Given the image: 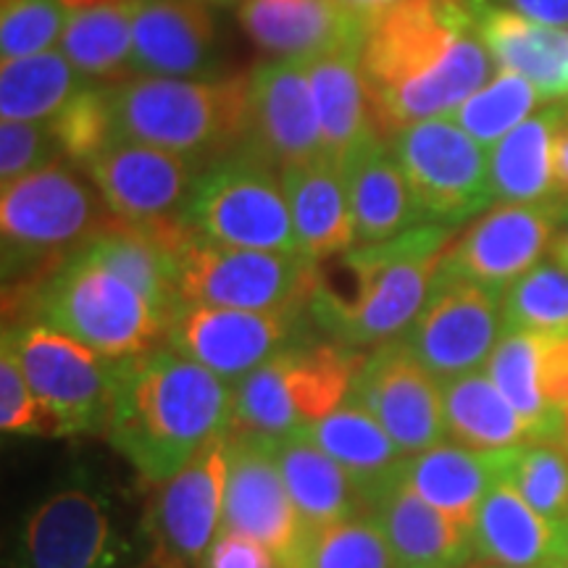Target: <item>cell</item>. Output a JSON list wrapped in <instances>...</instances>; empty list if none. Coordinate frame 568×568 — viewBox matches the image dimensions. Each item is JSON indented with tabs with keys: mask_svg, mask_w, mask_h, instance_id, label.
Segmentation results:
<instances>
[{
	"mask_svg": "<svg viewBox=\"0 0 568 568\" xmlns=\"http://www.w3.org/2000/svg\"><path fill=\"white\" fill-rule=\"evenodd\" d=\"M366 353L311 337L234 385L232 432L282 437L303 432L345 406Z\"/></svg>",
	"mask_w": 568,
	"mask_h": 568,
	"instance_id": "obj_8",
	"label": "cell"
},
{
	"mask_svg": "<svg viewBox=\"0 0 568 568\" xmlns=\"http://www.w3.org/2000/svg\"><path fill=\"white\" fill-rule=\"evenodd\" d=\"M552 197L560 205L568 203V113L552 140Z\"/></svg>",
	"mask_w": 568,
	"mask_h": 568,
	"instance_id": "obj_49",
	"label": "cell"
},
{
	"mask_svg": "<svg viewBox=\"0 0 568 568\" xmlns=\"http://www.w3.org/2000/svg\"><path fill=\"white\" fill-rule=\"evenodd\" d=\"M339 3L368 24V21H374L379 13H385L387 9H393L395 3H400V0H339Z\"/></svg>",
	"mask_w": 568,
	"mask_h": 568,
	"instance_id": "obj_51",
	"label": "cell"
},
{
	"mask_svg": "<svg viewBox=\"0 0 568 568\" xmlns=\"http://www.w3.org/2000/svg\"><path fill=\"white\" fill-rule=\"evenodd\" d=\"M280 174L305 255L322 264L358 245L343 169L329 155Z\"/></svg>",
	"mask_w": 568,
	"mask_h": 568,
	"instance_id": "obj_26",
	"label": "cell"
},
{
	"mask_svg": "<svg viewBox=\"0 0 568 568\" xmlns=\"http://www.w3.org/2000/svg\"><path fill=\"white\" fill-rule=\"evenodd\" d=\"M400 568H466L471 535L400 481L372 508Z\"/></svg>",
	"mask_w": 568,
	"mask_h": 568,
	"instance_id": "obj_28",
	"label": "cell"
},
{
	"mask_svg": "<svg viewBox=\"0 0 568 568\" xmlns=\"http://www.w3.org/2000/svg\"><path fill=\"white\" fill-rule=\"evenodd\" d=\"M548 255L552 261H558V264H564L568 268V203L560 205L556 234H552V243H550Z\"/></svg>",
	"mask_w": 568,
	"mask_h": 568,
	"instance_id": "obj_50",
	"label": "cell"
},
{
	"mask_svg": "<svg viewBox=\"0 0 568 568\" xmlns=\"http://www.w3.org/2000/svg\"><path fill=\"white\" fill-rule=\"evenodd\" d=\"M280 560L258 539L222 529L205 552L201 568H276Z\"/></svg>",
	"mask_w": 568,
	"mask_h": 568,
	"instance_id": "obj_46",
	"label": "cell"
},
{
	"mask_svg": "<svg viewBox=\"0 0 568 568\" xmlns=\"http://www.w3.org/2000/svg\"><path fill=\"white\" fill-rule=\"evenodd\" d=\"M109 105L116 140L145 142L209 166L245 142L251 74L213 80L134 74L109 84Z\"/></svg>",
	"mask_w": 568,
	"mask_h": 568,
	"instance_id": "obj_5",
	"label": "cell"
},
{
	"mask_svg": "<svg viewBox=\"0 0 568 568\" xmlns=\"http://www.w3.org/2000/svg\"><path fill=\"white\" fill-rule=\"evenodd\" d=\"M174 255L182 303L243 311L311 308L318 264L305 253L247 251L205 240L180 216L151 222Z\"/></svg>",
	"mask_w": 568,
	"mask_h": 568,
	"instance_id": "obj_6",
	"label": "cell"
},
{
	"mask_svg": "<svg viewBox=\"0 0 568 568\" xmlns=\"http://www.w3.org/2000/svg\"><path fill=\"white\" fill-rule=\"evenodd\" d=\"M445 435L474 450H508L535 443V432L485 368L443 382Z\"/></svg>",
	"mask_w": 568,
	"mask_h": 568,
	"instance_id": "obj_34",
	"label": "cell"
},
{
	"mask_svg": "<svg viewBox=\"0 0 568 568\" xmlns=\"http://www.w3.org/2000/svg\"><path fill=\"white\" fill-rule=\"evenodd\" d=\"M209 3H234V0H209Z\"/></svg>",
	"mask_w": 568,
	"mask_h": 568,
	"instance_id": "obj_55",
	"label": "cell"
},
{
	"mask_svg": "<svg viewBox=\"0 0 568 568\" xmlns=\"http://www.w3.org/2000/svg\"><path fill=\"white\" fill-rule=\"evenodd\" d=\"M284 568H400L374 514L305 529Z\"/></svg>",
	"mask_w": 568,
	"mask_h": 568,
	"instance_id": "obj_38",
	"label": "cell"
},
{
	"mask_svg": "<svg viewBox=\"0 0 568 568\" xmlns=\"http://www.w3.org/2000/svg\"><path fill=\"white\" fill-rule=\"evenodd\" d=\"M477 27L497 67L527 77L548 101L568 98V32L479 0Z\"/></svg>",
	"mask_w": 568,
	"mask_h": 568,
	"instance_id": "obj_30",
	"label": "cell"
},
{
	"mask_svg": "<svg viewBox=\"0 0 568 568\" xmlns=\"http://www.w3.org/2000/svg\"><path fill=\"white\" fill-rule=\"evenodd\" d=\"M314 326L311 308L243 311L182 303L163 345L237 385L276 353L311 339Z\"/></svg>",
	"mask_w": 568,
	"mask_h": 568,
	"instance_id": "obj_12",
	"label": "cell"
},
{
	"mask_svg": "<svg viewBox=\"0 0 568 568\" xmlns=\"http://www.w3.org/2000/svg\"><path fill=\"white\" fill-rule=\"evenodd\" d=\"M3 347L19 361L61 437L105 435L122 361L105 358L42 322L6 326Z\"/></svg>",
	"mask_w": 568,
	"mask_h": 568,
	"instance_id": "obj_10",
	"label": "cell"
},
{
	"mask_svg": "<svg viewBox=\"0 0 568 568\" xmlns=\"http://www.w3.org/2000/svg\"><path fill=\"white\" fill-rule=\"evenodd\" d=\"M230 435L211 439L172 479L161 481L153 497L151 527L155 550L172 568L201 566L224 527Z\"/></svg>",
	"mask_w": 568,
	"mask_h": 568,
	"instance_id": "obj_16",
	"label": "cell"
},
{
	"mask_svg": "<svg viewBox=\"0 0 568 568\" xmlns=\"http://www.w3.org/2000/svg\"><path fill=\"white\" fill-rule=\"evenodd\" d=\"M24 322H42L80 339L113 361H126L166 343L169 318L159 314L132 284L80 253L40 282L13 311ZM11 316V314H9ZM17 324V322H13Z\"/></svg>",
	"mask_w": 568,
	"mask_h": 568,
	"instance_id": "obj_7",
	"label": "cell"
},
{
	"mask_svg": "<svg viewBox=\"0 0 568 568\" xmlns=\"http://www.w3.org/2000/svg\"><path fill=\"white\" fill-rule=\"evenodd\" d=\"M0 426L6 435L61 437L55 418L42 408L11 351L0 353Z\"/></svg>",
	"mask_w": 568,
	"mask_h": 568,
	"instance_id": "obj_44",
	"label": "cell"
},
{
	"mask_svg": "<svg viewBox=\"0 0 568 568\" xmlns=\"http://www.w3.org/2000/svg\"><path fill=\"white\" fill-rule=\"evenodd\" d=\"M55 142L63 161L88 166L109 142L116 140L113 134V116L109 105V84L90 82L80 95L67 103L59 116L51 119Z\"/></svg>",
	"mask_w": 568,
	"mask_h": 568,
	"instance_id": "obj_42",
	"label": "cell"
},
{
	"mask_svg": "<svg viewBox=\"0 0 568 568\" xmlns=\"http://www.w3.org/2000/svg\"><path fill=\"white\" fill-rule=\"evenodd\" d=\"M303 435L345 468L364 495L368 510L395 487L406 456L385 426L353 400L303 429Z\"/></svg>",
	"mask_w": 568,
	"mask_h": 568,
	"instance_id": "obj_27",
	"label": "cell"
},
{
	"mask_svg": "<svg viewBox=\"0 0 568 568\" xmlns=\"http://www.w3.org/2000/svg\"><path fill=\"white\" fill-rule=\"evenodd\" d=\"M453 237L456 226L418 224L322 261L311 301L316 329L355 351L400 339L422 314Z\"/></svg>",
	"mask_w": 568,
	"mask_h": 568,
	"instance_id": "obj_3",
	"label": "cell"
},
{
	"mask_svg": "<svg viewBox=\"0 0 568 568\" xmlns=\"http://www.w3.org/2000/svg\"><path fill=\"white\" fill-rule=\"evenodd\" d=\"M503 332L568 335V268L558 261L539 264L503 295Z\"/></svg>",
	"mask_w": 568,
	"mask_h": 568,
	"instance_id": "obj_40",
	"label": "cell"
},
{
	"mask_svg": "<svg viewBox=\"0 0 568 568\" xmlns=\"http://www.w3.org/2000/svg\"><path fill=\"white\" fill-rule=\"evenodd\" d=\"M232 416L234 385L159 345L122 361L105 437L142 479L161 485L230 435Z\"/></svg>",
	"mask_w": 568,
	"mask_h": 568,
	"instance_id": "obj_2",
	"label": "cell"
},
{
	"mask_svg": "<svg viewBox=\"0 0 568 568\" xmlns=\"http://www.w3.org/2000/svg\"><path fill=\"white\" fill-rule=\"evenodd\" d=\"M566 560H568V539H566Z\"/></svg>",
	"mask_w": 568,
	"mask_h": 568,
	"instance_id": "obj_56",
	"label": "cell"
},
{
	"mask_svg": "<svg viewBox=\"0 0 568 568\" xmlns=\"http://www.w3.org/2000/svg\"><path fill=\"white\" fill-rule=\"evenodd\" d=\"M566 529L539 516L503 477L481 503L466 568H550L566 558Z\"/></svg>",
	"mask_w": 568,
	"mask_h": 568,
	"instance_id": "obj_24",
	"label": "cell"
},
{
	"mask_svg": "<svg viewBox=\"0 0 568 568\" xmlns=\"http://www.w3.org/2000/svg\"><path fill=\"white\" fill-rule=\"evenodd\" d=\"M276 568H284V566H276Z\"/></svg>",
	"mask_w": 568,
	"mask_h": 568,
	"instance_id": "obj_58",
	"label": "cell"
},
{
	"mask_svg": "<svg viewBox=\"0 0 568 568\" xmlns=\"http://www.w3.org/2000/svg\"><path fill=\"white\" fill-rule=\"evenodd\" d=\"M67 6L69 13L77 11H88V9H98V6H111V3H124V0H61Z\"/></svg>",
	"mask_w": 568,
	"mask_h": 568,
	"instance_id": "obj_52",
	"label": "cell"
},
{
	"mask_svg": "<svg viewBox=\"0 0 568 568\" xmlns=\"http://www.w3.org/2000/svg\"><path fill=\"white\" fill-rule=\"evenodd\" d=\"M205 163L134 140H113L84 172L113 216L151 224L180 216Z\"/></svg>",
	"mask_w": 568,
	"mask_h": 568,
	"instance_id": "obj_17",
	"label": "cell"
},
{
	"mask_svg": "<svg viewBox=\"0 0 568 568\" xmlns=\"http://www.w3.org/2000/svg\"><path fill=\"white\" fill-rule=\"evenodd\" d=\"M566 105L552 101L531 113L489 155V193L497 203H556L552 197V140Z\"/></svg>",
	"mask_w": 568,
	"mask_h": 568,
	"instance_id": "obj_32",
	"label": "cell"
},
{
	"mask_svg": "<svg viewBox=\"0 0 568 568\" xmlns=\"http://www.w3.org/2000/svg\"><path fill=\"white\" fill-rule=\"evenodd\" d=\"M550 568H568V560L564 558V560H558V564L556 566H550Z\"/></svg>",
	"mask_w": 568,
	"mask_h": 568,
	"instance_id": "obj_54",
	"label": "cell"
},
{
	"mask_svg": "<svg viewBox=\"0 0 568 568\" xmlns=\"http://www.w3.org/2000/svg\"><path fill=\"white\" fill-rule=\"evenodd\" d=\"M539 389L550 408L560 410L568 403V335H542Z\"/></svg>",
	"mask_w": 568,
	"mask_h": 568,
	"instance_id": "obj_47",
	"label": "cell"
},
{
	"mask_svg": "<svg viewBox=\"0 0 568 568\" xmlns=\"http://www.w3.org/2000/svg\"><path fill=\"white\" fill-rule=\"evenodd\" d=\"M243 148L280 172L326 159L305 61L274 59L251 71V109Z\"/></svg>",
	"mask_w": 568,
	"mask_h": 568,
	"instance_id": "obj_18",
	"label": "cell"
},
{
	"mask_svg": "<svg viewBox=\"0 0 568 568\" xmlns=\"http://www.w3.org/2000/svg\"><path fill=\"white\" fill-rule=\"evenodd\" d=\"M209 0H134L132 71L142 77H224Z\"/></svg>",
	"mask_w": 568,
	"mask_h": 568,
	"instance_id": "obj_20",
	"label": "cell"
},
{
	"mask_svg": "<svg viewBox=\"0 0 568 568\" xmlns=\"http://www.w3.org/2000/svg\"><path fill=\"white\" fill-rule=\"evenodd\" d=\"M560 422H564V445L568 447V403L560 408Z\"/></svg>",
	"mask_w": 568,
	"mask_h": 568,
	"instance_id": "obj_53",
	"label": "cell"
},
{
	"mask_svg": "<svg viewBox=\"0 0 568 568\" xmlns=\"http://www.w3.org/2000/svg\"><path fill=\"white\" fill-rule=\"evenodd\" d=\"M516 447L508 450H474L458 443L426 447L403 458L397 481L414 489L429 506L456 521L468 535L477 524L479 508L497 479L508 474Z\"/></svg>",
	"mask_w": 568,
	"mask_h": 568,
	"instance_id": "obj_23",
	"label": "cell"
},
{
	"mask_svg": "<svg viewBox=\"0 0 568 568\" xmlns=\"http://www.w3.org/2000/svg\"><path fill=\"white\" fill-rule=\"evenodd\" d=\"M539 101L548 98L527 77L510 69H500L479 92L450 113L460 130L471 134L479 145H497L518 124L527 122Z\"/></svg>",
	"mask_w": 568,
	"mask_h": 568,
	"instance_id": "obj_39",
	"label": "cell"
},
{
	"mask_svg": "<svg viewBox=\"0 0 568 568\" xmlns=\"http://www.w3.org/2000/svg\"><path fill=\"white\" fill-rule=\"evenodd\" d=\"M503 337V293L437 268L422 314L403 345L439 382L479 372Z\"/></svg>",
	"mask_w": 568,
	"mask_h": 568,
	"instance_id": "obj_13",
	"label": "cell"
},
{
	"mask_svg": "<svg viewBox=\"0 0 568 568\" xmlns=\"http://www.w3.org/2000/svg\"><path fill=\"white\" fill-rule=\"evenodd\" d=\"M477 9L479 0H400L368 21L361 59L382 138L450 116L489 82L497 61Z\"/></svg>",
	"mask_w": 568,
	"mask_h": 568,
	"instance_id": "obj_1",
	"label": "cell"
},
{
	"mask_svg": "<svg viewBox=\"0 0 568 568\" xmlns=\"http://www.w3.org/2000/svg\"><path fill=\"white\" fill-rule=\"evenodd\" d=\"M347 400L366 408L385 426L403 456H414L447 439L443 382L422 366L403 339L366 353Z\"/></svg>",
	"mask_w": 568,
	"mask_h": 568,
	"instance_id": "obj_15",
	"label": "cell"
},
{
	"mask_svg": "<svg viewBox=\"0 0 568 568\" xmlns=\"http://www.w3.org/2000/svg\"><path fill=\"white\" fill-rule=\"evenodd\" d=\"M69 24V11L61 0H11L3 3L0 51L3 61L51 51Z\"/></svg>",
	"mask_w": 568,
	"mask_h": 568,
	"instance_id": "obj_43",
	"label": "cell"
},
{
	"mask_svg": "<svg viewBox=\"0 0 568 568\" xmlns=\"http://www.w3.org/2000/svg\"><path fill=\"white\" fill-rule=\"evenodd\" d=\"M560 203H500L453 237L439 272L506 295L550 253Z\"/></svg>",
	"mask_w": 568,
	"mask_h": 568,
	"instance_id": "obj_14",
	"label": "cell"
},
{
	"mask_svg": "<svg viewBox=\"0 0 568 568\" xmlns=\"http://www.w3.org/2000/svg\"><path fill=\"white\" fill-rule=\"evenodd\" d=\"M237 21L255 48L295 61L364 45L368 27L339 0H237Z\"/></svg>",
	"mask_w": 568,
	"mask_h": 568,
	"instance_id": "obj_22",
	"label": "cell"
},
{
	"mask_svg": "<svg viewBox=\"0 0 568 568\" xmlns=\"http://www.w3.org/2000/svg\"><path fill=\"white\" fill-rule=\"evenodd\" d=\"M116 558L111 508L92 489H61L27 516L21 568H113Z\"/></svg>",
	"mask_w": 568,
	"mask_h": 568,
	"instance_id": "obj_21",
	"label": "cell"
},
{
	"mask_svg": "<svg viewBox=\"0 0 568 568\" xmlns=\"http://www.w3.org/2000/svg\"><path fill=\"white\" fill-rule=\"evenodd\" d=\"M180 219L213 243L303 253L282 174L243 145L203 169Z\"/></svg>",
	"mask_w": 568,
	"mask_h": 568,
	"instance_id": "obj_9",
	"label": "cell"
},
{
	"mask_svg": "<svg viewBox=\"0 0 568 568\" xmlns=\"http://www.w3.org/2000/svg\"><path fill=\"white\" fill-rule=\"evenodd\" d=\"M389 142L426 224L458 230L493 203L485 145L450 116L410 124Z\"/></svg>",
	"mask_w": 568,
	"mask_h": 568,
	"instance_id": "obj_11",
	"label": "cell"
},
{
	"mask_svg": "<svg viewBox=\"0 0 568 568\" xmlns=\"http://www.w3.org/2000/svg\"><path fill=\"white\" fill-rule=\"evenodd\" d=\"M119 222L82 166L55 161L51 166L3 184L6 316L90 240Z\"/></svg>",
	"mask_w": 568,
	"mask_h": 568,
	"instance_id": "obj_4",
	"label": "cell"
},
{
	"mask_svg": "<svg viewBox=\"0 0 568 568\" xmlns=\"http://www.w3.org/2000/svg\"><path fill=\"white\" fill-rule=\"evenodd\" d=\"M487 3L503 6L518 17L552 27V30L568 27V0H487Z\"/></svg>",
	"mask_w": 568,
	"mask_h": 568,
	"instance_id": "obj_48",
	"label": "cell"
},
{
	"mask_svg": "<svg viewBox=\"0 0 568 568\" xmlns=\"http://www.w3.org/2000/svg\"><path fill=\"white\" fill-rule=\"evenodd\" d=\"M80 255L122 276L159 314L172 322L174 311L182 305L174 255L155 237L151 224H132L119 219L95 240H90Z\"/></svg>",
	"mask_w": 568,
	"mask_h": 568,
	"instance_id": "obj_33",
	"label": "cell"
},
{
	"mask_svg": "<svg viewBox=\"0 0 568 568\" xmlns=\"http://www.w3.org/2000/svg\"><path fill=\"white\" fill-rule=\"evenodd\" d=\"M364 45L339 48L305 61L314 88L326 155L343 163L361 142L374 138V111L364 74Z\"/></svg>",
	"mask_w": 568,
	"mask_h": 568,
	"instance_id": "obj_29",
	"label": "cell"
},
{
	"mask_svg": "<svg viewBox=\"0 0 568 568\" xmlns=\"http://www.w3.org/2000/svg\"><path fill=\"white\" fill-rule=\"evenodd\" d=\"M132 19L134 0L71 13L59 40L61 53L90 82L116 84L134 77Z\"/></svg>",
	"mask_w": 568,
	"mask_h": 568,
	"instance_id": "obj_35",
	"label": "cell"
},
{
	"mask_svg": "<svg viewBox=\"0 0 568 568\" xmlns=\"http://www.w3.org/2000/svg\"><path fill=\"white\" fill-rule=\"evenodd\" d=\"M506 477L539 516L568 531V447L564 439H537L516 447Z\"/></svg>",
	"mask_w": 568,
	"mask_h": 568,
	"instance_id": "obj_41",
	"label": "cell"
},
{
	"mask_svg": "<svg viewBox=\"0 0 568 568\" xmlns=\"http://www.w3.org/2000/svg\"><path fill=\"white\" fill-rule=\"evenodd\" d=\"M539 343L542 335L537 332H503L485 366L487 376L508 397L510 406L527 418L535 432V443L564 439L560 410L550 408L539 389Z\"/></svg>",
	"mask_w": 568,
	"mask_h": 568,
	"instance_id": "obj_37",
	"label": "cell"
},
{
	"mask_svg": "<svg viewBox=\"0 0 568 568\" xmlns=\"http://www.w3.org/2000/svg\"><path fill=\"white\" fill-rule=\"evenodd\" d=\"M274 453L305 529L329 527L345 518L372 514L345 468L311 443L303 432L274 437Z\"/></svg>",
	"mask_w": 568,
	"mask_h": 568,
	"instance_id": "obj_31",
	"label": "cell"
},
{
	"mask_svg": "<svg viewBox=\"0 0 568 568\" xmlns=\"http://www.w3.org/2000/svg\"><path fill=\"white\" fill-rule=\"evenodd\" d=\"M339 169H343L347 195H351L358 245L387 243L397 234L426 224L408 176L387 138L374 134L361 142L339 163Z\"/></svg>",
	"mask_w": 568,
	"mask_h": 568,
	"instance_id": "obj_25",
	"label": "cell"
},
{
	"mask_svg": "<svg viewBox=\"0 0 568 568\" xmlns=\"http://www.w3.org/2000/svg\"><path fill=\"white\" fill-rule=\"evenodd\" d=\"M63 161L51 122H3L0 126V176L9 184L38 169Z\"/></svg>",
	"mask_w": 568,
	"mask_h": 568,
	"instance_id": "obj_45",
	"label": "cell"
},
{
	"mask_svg": "<svg viewBox=\"0 0 568 568\" xmlns=\"http://www.w3.org/2000/svg\"><path fill=\"white\" fill-rule=\"evenodd\" d=\"M564 103H566V113H568V98H566V101H564Z\"/></svg>",
	"mask_w": 568,
	"mask_h": 568,
	"instance_id": "obj_57",
	"label": "cell"
},
{
	"mask_svg": "<svg viewBox=\"0 0 568 568\" xmlns=\"http://www.w3.org/2000/svg\"><path fill=\"white\" fill-rule=\"evenodd\" d=\"M258 539L280 566L303 537V518L276 464L274 437L230 432V477H226L224 527Z\"/></svg>",
	"mask_w": 568,
	"mask_h": 568,
	"instance_id": "obj_19",
	"label": "cell"
},
{
	"mask_svg": "<svg viewBox=\"0 0 568 568\" xmlns=\"http://www.w3.org/2000/svg\"><path fill=\"white\" fill-rule=\"evenodd\" d=\"M90 80L61 51L3 61L0 71V113L3 122H51Z\"/></svg>",
	"mask_w": 568,
	"mask_h": 568,
	"instance_id": "obj_36",
	"label": "cell"
}]
</instances>
